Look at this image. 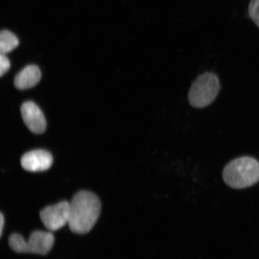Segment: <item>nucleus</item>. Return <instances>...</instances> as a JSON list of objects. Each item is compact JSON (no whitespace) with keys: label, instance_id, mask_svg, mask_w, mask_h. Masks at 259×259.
Segmentation results:
<instances>
[{"label":"nucleus","instance_id":"7","mask_svg":"<svg viewBox=\"0 0 259 259\" xmlns=\"http://www.w3.org/2000/svg\"><path fill=\"white\" fill-rule=\"evenodd\" d=\"M53 158L50 153L43 150H33L22 157L21 164L23 169L29 171H40L50 169Z\"/></svg>","mask_w":259,"mask_h":259},{"label":"nucleus","instance_id":"3","mask_svg":"<svg viewBox=\"0 0 259 259\" xmlns=\"http://www.w3.org/2000/svg\"><path fill=\"white\" fill-rule=\"evenodd\" d=\"M220 90L219 77L212 72L200 74L189 90L188 100L195 108H203L214 101Z\"/></svg>","mask_w":259,"mask_h":259},{"label":"nucleus","instance_id":"10","mask_svg":"<svg viewBox=\"0 0 259 259\" xmlns=\"http://www.w3.org/2000/svg\"><path fill=\"white\" fill-rule=\"evenodd\" d=\"M248 12L252 21L259 28V0H251Z\"/></svg>","mask_w":259,"mask_h":259},{"label":"nucleus","instance_id":"8","mask_svg":"<svg viewBox=\"0 0 259 259\" xmlns=\"http://www.w3.org/2000/svg\"><path fill=\"white\" fill-rule=\"evenodd\" d=\"M40 78L41 72L39 68L34 65H30L17 74L14 83L18 89L26 90L37 85Z\"/></svg>","mask_w":259,"mask_h":259},{"label":"nucleus","instance_id":"11","mask_svg":"<svg viewBox=\"0 0 259 259\" xmlns=\"http://www.w3.org/2000/svg\"><path fill=\"white\" fill-rule=\"evenodd\" d=\"M11 67V63L6 54H1L0 56V76H3L8 72Z\"/></svg>","mask_w":259,"mask_h":259},{"label":"nucleus","instance_id":"6","mask_svg":"<svg viewBox=\"0 0 259 259\" xmlns=\"http://www.w3.org/2000/svg\"><path fill=\"white\" fill-rule=\"evenodd\" d=\"M22 119L29 130L35 134H41L47 128L44 113L36 104L32 102H25L21 108Z\"/></svg>","mask_w":259,"mask_h":259},{"label":"nucleus","instance_id":"5","mask_svg":"<svg viewBox=\"0 0 259 259\" xmlns=\"http://www.w3.org/2000/svg\"><path fill=\"white\" fill-rule=\"evenodd\" d=\"M40 218L49 231H58L69 223L70 202L62 201L56 205L46 207L41 210Z\"/></svg>","mask_w":259,"mask_h":259},{"label":"nucleus","instance_id":"2","mask_svg":"<svg viewBox=\"0 0 259 259\" xmlns=\"http://www.w3.org/2000/svg\"><path fill=\"white\" fill-rule=\"evenodd\" d=\"M223 178L229 187L242 189L259 181V162L250 157H241L230 161L223 171Z\"/></svg>","mask_w":259,"mask_h":259},{"label":"nucleus","instance_id":"4","mask_svg":"<svg viewBox=\"0 0 259 259\" xmlns=\"http://www.w3.org/2000/svg\"><path fill=\"white\" fill-rule=\"evenodd\" d=\"M54 241L51 232L38 231L32 232L27 241L20 235L12 234L9 239V244L13 250L19 253L46 255L53 247Z\"/></svg>","mask_w":259,"mask_h":259},{"label":"nucleus","instance_id":"1","mask_svg":"<svg viewBox=\"0 0 259 259\" xmlns=\"http://www.w3.org/2000/svg\"><path fill=\"white\" fill-rule=\"evenodd\" d=\"M101 212V202L96 194L80 191L70 202V219L68 226L71 231L85 234L92 230Z\"/></svg>","mask_w":259,"mask_h":259},{"label":"nucleus","instance_id":"12","mask_svg":"<svg viewBox=\"0 0 259 259\" xmlns=\"http://www.w3.org/2000/svg\"><path fill=\"white\" fill-rule=\"evenodd\" d=\"M0 218H1V219H0V236H1L2 237L3 231V227H4L5 225V218L4 217H3L2 213H1Z\"/></svg>","mask_w":259,"mask_h":259},{"label":"nucleus","instance_id":"9","mask_svg":"<svg viewBox=\"0 0 259 259\" xmlns=\"http://www.w3.org/2000/svg\"><path fill=\"white\" fill-rule=\"evenodd\" d=\"M19 40L14 34L8 30H3L0 34V52L6 54L18 46Z\"/></svg>","mask_w":259,"mask_h":259}]
</instances>
